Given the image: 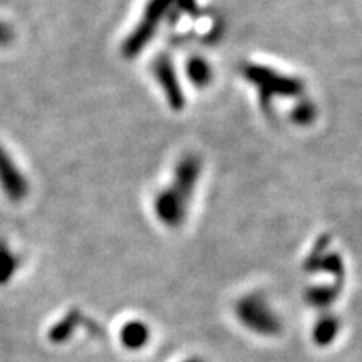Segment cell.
<instances>
[{"instance_id":"obj_2","label":"cell","mask_w":362,"mask_h":362,"mask_svg":"<svg viewBox=\"0 0 362 362\" xmlns=\"http://www.w3.org/2000/svg\"><path fill=\"white\" fill-rule=\"evenodd\" d=\"M19 269V259L13 255L6 240H0V285H7Z\"/></svg>"},{"instance_id":"obj_1","label":"cell","mask_w":362,"mask_h":362,"mask_svg":"<svg viewBox=\"0 0 362 362\" xmlns=\"http://www.w3.org/2000/svg\"><path fill=\"white\" fill-rule=\"evenodd\" d=\"M0 187L12 203H21L29 194V181L24 178L2 144H0Z\"/></svg>"},{"instance_id":"obj_3","label":"cell","mask_w":362,"mask_h":362,"mask_svg":"<svg viewBox=\"0 0 362 362\" xmlns=\"http://www.w3.org/2000/svg\"><path fill=\"white\" fill-rule=\"evenodd\" d=\"M13 37H16V34H13L12 27L8 24H4V22H0V47H6V45L12 44Z\"/></svg>"}]
</instances>
